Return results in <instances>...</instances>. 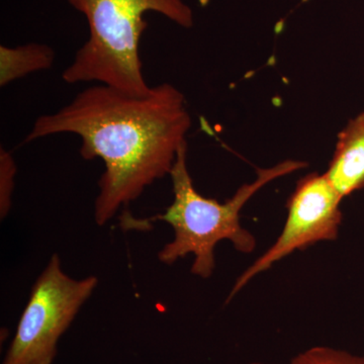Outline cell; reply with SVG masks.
Here are the masks:
<instances>
[{
  "label": "cell",
  "mask_w": 364,
  "mask_h": 364,
  "mask_svg": "<svg viewBox=\"0 0 364 364\" xmlns=\"http://www.w3.org/2000/svg\"><path fill=\"white\" fill-rule=\"evenodd\" d=\"M191 127L186 97L170 83L153 86L141 97L97 85L59 111L38 117L25 142L74 134L82 142L83 159L104 161L95 203V219L102 226L170 174Z\"/></svg>",
  "instance_id": "6da1fadb"
},
{
  "label": "cell",
  "mask_w": 364,
  "mask_h": 364,
  "mask_svg": "<svg viewBox=\"0 0 364 364\" xmlns=\"http://www.w3.org/2000/svg\"><path fill=\"white\" fill-rule=\"evenodd\" d=\"M85 16L90 37L78 50L62 78L69 85L97 82L131 95H147L139 54L147 28V13L161 14L184 28H193L195 16L184 0H67Z\"/></svg>",
  "instance_id": "7a4b0ae2"
},
{
  "label": "cell",
  "mask_w": 364,
  "mask_h": 364,
  "mask_svg": "<svg viewBox=\"0 0 364 364\" xmlns=\"http://www.w3.org/2000/svg\"><path fill=\"white\" fill-rule=\"evenodd\" d=\"M188 144L179 149L170 172L173 186V202L166 212L154 220L166 222L174 231V239L158 253L165 264L171 265L188 254L195 255L191 273L208 279L215 267V248L222 240H229L241 253H252L256 239L240 223L242 208L261 188L273 181L305 168L306 163L286 160L269 168L257 170L256 178L237 189L224 203L205 198L196 191L189 174Z\"/></svg>",
  "instance_id": "3957f363"
},
{
  "label": "cell",
  "mask_w": 364,
  "mask_h": 364,
  "mask_svg": "<svg viewBox=\"0 0 364 364\" xmlns=\"http://www.w3.org/2000/svg\"><path fill=\"white\" fill-rule=\"evenodd\" d=\"M97 284L95 277L71 279L54 254L33 284L2 364H52L60 338Z\"/></svg>",
  "instance_id": "277c9868"
},
{
  "label": "cell",
  "mask_w": 364,
  "mask_h": 364,
  "mask_svg": "<svg viewBox=\"0 0 364 364\" xmlns=\"http://www.w3.org/2000/svg\"><path fill=\"white\" fill-rule=\"evenodd\" d=\"M342 200L326 173L314 172L299 179L287 200V221L279 238L238 277L227 303L254 277L287 256L318 242L336 240L342 223Z\"/></svg>",
  "instance_id": "5b68a950"
},
{
  "label": "cell",
  "mask_w": 364,
  "mask_h": 364,
  "mask_svg": "<svg viewBox=\"0 0 364 364\" xmlns=\"http://www.w3.org/2000/svg\"><path fill=\"white\" fill-rule=\"evenodd\" d=\"M326 176L342 198L364 188V112L338 134Z\"/></svg>",
  "instance_id": "8992f818"
},
{
  "label": "cell",
  "mask_w": 364,
  "mask_h": 364,
  "mask_svg": "<svg viewBox=\"0 0 364 364\" xmlns=\"http://www.w3.org/2000/svg\"><path fill=\"white\" fill-rule=\"evenodd\" d=\"M54 60L55 51L48 45L0 46V86L4 87L30 74L48 70Z\"/></svg>",
  "instance_id": "52a82bcc"
},
{
  "label": "cell",
  "mask_w": 364,
  "mask_h": 364,
  "mask_svg": "<svg viewBox=\"0 0 364 364\" xmlns=\"http://www.w3.org/2000/svg\"><path fill=\"white\" fill-rule=\"evenodd\" d=\"M289 364H364V356L331 347L316 346L294 356Z\"/></svg>",
  "instance_id": "ba28073f"
},
{
  "label": "cell",
  "mask_w": 364,
  "mask_h": 364,
  "mask_svg": "<svg viewBox=\"0 0 364 364\" xmlns=\"http://www.w3.org/2000/svg\"><path fill=\"white\" fill-rule=\"evenodd\" d=\"M16 166L13 155L0 148V213L4 219L11 207Z\"/></svg>",
  "instance_id": "9c48e42d"
},
{
  "label": "cell",
  "mask_w": 364,
  "mask_h": 364,
  "mask_svg": "<svg viewBox=\"0 0 364 364\" xmlns=\"http://www.w3.org/2000/svg\"><path fill=\"white\" fill-rule=\"evenodd\" d=\"M248 364H262V363H248Z\"/></svg>",
  "instance_id": "30bf717a"
}]
</instances>
